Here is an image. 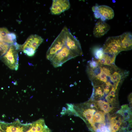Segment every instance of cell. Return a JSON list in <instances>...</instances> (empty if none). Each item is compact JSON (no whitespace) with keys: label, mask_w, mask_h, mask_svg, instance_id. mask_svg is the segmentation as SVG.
Returning a JSON list of instances; mask_svg holds the SVG:
<instances>
[{"label":"cell","mask_w":132,"mask_h":132,"mask_svg":"<svg viewBox=\"0 0 132 132\" xmlns=\"http://www.w3.org/2000/svg\"><path fill=\"white\" fill-rule=\"evenodd\" d=\"M92 10L94 12L98 14L101 20L103 21L112 19L114 17L113 10L108 6L104 5L95 6L93 7Z\"/></svg>","instance_id":"cell-8"},{"label":"cell","mask_w":132,"mask_h":132,"mask_svg":"<svg viewBox=\"0 0 132 132\" xmlns=\"http://www.w3.org/2000/svg\"><path fill=\"white\" fill-rule=\"evenodd\" d=\"M110 27L106 22L101 20L96 23L94 28L93 34L96 37H100L109 30Z\"/></svg>","instance_id":"cell-10"},{"label":"cell","mask_w":132,"mask_h":132,"mask_svg":"<svg viewBox=\"0 0 132 132\" xmlns=\"http://www.w3.org/2000/svg\"><path fill=\"white\" fill-rule=\"evenodd\" d=\"M118 67L115 64L108 66L99 64L94 68L87 66L86 71L92 85L96 87L102 86L107 81L112 82V74Z\"/></svg>","instance_id":"cell-2"},{"label":"cell","mask_w":132,"mask_h":132,"mask_svg":"<svg viewBox=\"0 0 132 132\" xmlns=\"http://www.w3.org/2000/svg\"><path fill=\"white\" fill-rule=\"evenodd\" d=\"M105 116V114L103 112L97 111L94 115L91 124L88 127V128L93 124L102 123L106 122Z\"/></svg>","instance_id":"cell-15"},{"label":"cell","mask_w":132,"mask_h":132,"mask_svg":"<svg viewBox=\"0 0 132 132\" xmlns=\"http://www.w3.org/2000/svg\"><path fill=\"white\" fill-rule=\"evenodd\" d=\"M93 53L95 59L98 60L101 59L103 57L104 52L102 48L96 47L94 48Z\"/></svg>","instance_id":"cell-16"},{"label":"cell","mask_w":132,"mask_h":132,"mask_svg":"<svg viewBox=\"0 0 132 132\" xmlns=\"http://www.w3.org/2000/svg\"><path fill=\"white\" fill-rule=\"evenodd\" d=\"M32 123H22L18 119L9 123L0 121V127L5 132H26L31 127Z\"/></svg>","instance_id":"cell-6"},{"label":"cell","mask_w":132,"mask_h":132,"mask_svg":"<svg viewBox=\"0 0 132 132\" xmlns=\"http://www.w3.org/2000/svg\"><path fill=\"white\" fill-rule=\"evenodd\" d=\"M26 132H51L46 125L44 120L39 119L32 123L31 127Z\"/></svg>","instance_id":"cell-11"},{"label":"cell","mask_w":132,"mask_h":132,"mask_svg":"<svg viewBox=\"0 0 132 132\" xmlns=\"http://www.w3.org/2000/svg\"><path fill=\"white\" fill-rule=\"evenodd\" d=\"M0 132H5L3 130H2L1 128L0 127Z\"/></svg>","instance_id":"cell-18"},{"label":"cell","mask_w":132,"mask_h":132,"mask_svg":"<svg viewBox=\"0 0 132 132\" xmlns=\"http://www.w3.org/2000/svg\"><path fill=\"white\" fill-rule=\"evenodd\" d=\"M122 51H128L132 49V35L130 32H126L119 35Z\"/></svg>","instance_id":"cell-12"},{"label":"cell","mask_w":132,"mask_h":132,"mask_svg":"<svg viewBox=\"0 0 132 132\" xmlns=\"http://www.w3.org/2000/svg\"><path fill=\"white\" fill-rule=\"evenodd\" d=\"M82 54L79 42L66 27L62 29L46 53L47 56L51 58L55 55H65L74 58Z\"/></svg>","instance_id":"cell-1"},{"label":"cell","mask_w":132,"mask_h":132,"mask_svg":"<svg viewBox=\"0 0 132 132\" xmlns=\"http://www.w3.org/2000/svg\"><path fill=\"white\" fill-rule=\"evenodd\" d=\"M20 45L17 43L11 44L6 53L1 58L3 62L10 69L16 71L19 67L18 52Z\"/></svg>","instance_id":"cell-3"},{"label":"cell","mask_w":132,"mask_h":132,"mask_svg":"<svg viewBox=\"0 0 132 132\" xmlns=\"http://www.w3.org/2000/svg\"><path fill=\"white\" fill-rule=\"evenodd\" d=\"M11 45L0 41V59L6 54Z\"/></svg>","instance_id":"cell-17"},{"label":"cell","mask_w":132,"mask_h":132,"mask_svg":"<svg viewBox=\"0 0 132 132\" xmlns=\"http://www.w3.org/2000/svg\"><path fill=\"white\" fill-rule=\"evenodd\" d=\"M70 3L68 0H54L50 8L52 14L58 15L68 9L70 7Z\"/></svg>","instance_id":"cell-7"},{"label":"cell","mask_w":132,"mask_h":132,"mask_svg":"<svg viewBox=\"0 0 132 132\" xmlns=\"http://www.w3.org/2000/svg\"><path fill=\"white\" fill-rule=\"evenodd\" d=\"M119 114L115 115L110 119L111 132H118L123 125V117Z\"/></svg>","instance_id":"cell-13"},{"label":"cell","mask_w":132,"mask_h":132,"mask_svg":"<svg viewBox=\"0 0 132 132\" xmlns=\"http://www.w3.org/2000/svg\"><path fill=\"white\" fill-rule=\"evenodd\" d=\"M16 37L15 34L10 32L5 27L0 28V41L10 45L17 42Z\"/></svg>","instance_id":"cell-9"},{"label":"cell","mask_w":132,"mask_h":132,"mask_svg":"<svg viewBox=\"0 0 132 132\" xmlns=\"http://www.w3.org/2000/svg\"><path fill=\"white\" fill-rule=\"evenodd\" d=\"M102 48L104 54L116 57L120 52L122 51L119 36L108 37L105 43Z\"/></svg>","instance_id":"cell-5"},{"label":"cell","mask_w":132,"mask_h":132,"mask_svg":"<svg viewBox=\"0 0 132 132\" xmlns=\"http://www.w3.org/2000/svg\"><path fill=\"white\" fill-rule=\"evenodd\" d=\"M95 103L98 108L105 113H108L113 109L110 103L102 100H99Z\"/></svg>","instance_id":"cell-14"},{"label":"cell","mask_w":132,"mask_h":132,"mask_svg":"<svg viewBox=\"0 0 132 132\" xmlns=\"http://www.w3.org/2000/svg\"><path fill=\"white\" fill-rule=\"evenodd\" d=\"M43 41V39L40 36L36 34L32 35L23 44L20 45V50L28 56H33Z\"/></svg>","instance_id":"cell-4"}]
</instances>
